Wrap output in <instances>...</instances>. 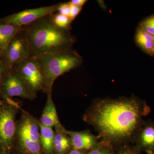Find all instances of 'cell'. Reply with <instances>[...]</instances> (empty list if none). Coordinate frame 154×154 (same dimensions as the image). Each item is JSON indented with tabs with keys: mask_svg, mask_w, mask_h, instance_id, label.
Segmentation results:
<instances>
[{
	"mask_svg": "<svg viewBox=\"0 0 154 154\" xmlns=\"http://www.w3.org/2000/svg\"><path fill=\"white\" fill-rule=\"evenodd\" d=\"M150 111L145 102L136 96L94 99L82 119L115 150L132 143Z\"/></svg>",
	"mask_w": 154,
	"mask_h": 154,
	"instance_id": "1",
	"label": "cell"
},
{
	"mask_svg": "<svg viewBox=\"0 0 154 154\" xmlns=\"http://www.w3.org/2000/svg\"><path fill=\"white\" fill-rule=\"evenodd\" d=\"M51 15L25 26V34L32 56L37 57L72 48L75 39L70 30L57 26Z\"/></svg>",
	"mask_w": 154,
	"mask_h": 154,
	"instance_id": "2",
	"label": "cell"
},
{
	"mask_svg": "<svg viewBox=\"0 0 154 154\" xmlns=\"http://www.w3.org/2000/svg\"><path fill=\"white\" fill-rule=\"evenodd\" d=\"M36 58L43 78V92L46 94L52 93L53 85L57 78L79 67L83 63L82 57L72 48Z\"/></svg>",
	"mask_w": 154,
	"mask_h": 154,
	"instance_id": "3",
	"label": "cell"
},
{
	"mask_svg": "<svg viewBox=\"0 0 154 154\" xmlns=\"http://www.w3.org/2000/svg\"><path fill=\"white\" fill-rule=\"evenodd\" d=\"M17 122L16 154H45L40 141L38 120L21 108Z\"/></svg>",
	"mask_w": 154,
	"mask_h": 154,
	"instance_id": "4",
	"label": "cell"
},
{
	"mask_svg": "<svg viewBox=\"0 0 154 154\" xmlns=\"http://www.w3.org/2000/svg\"><path fill=\"white\" fill-rule=\"evenodd\" d=\"M21 109L12 99H0V154H16L17 115Z\"/></svg>",
	"mask_w": 154,
	"mask_h": 154,
	"instance_id": "5",
	"label": "cell"
},
{
	"mask_svg": "<svg viewBox=\"0 0 154 154\" xmlns=\"http://www.w3.org/2000/svg\"><path fill=\"white\" fill-rule=\"evenodd\" d=\"M19 97L23 99L34 100L37 97L21 77L13 69L4 76L0 85V99H12Z\"/></svg>",
	"mask_w": 154,
	"mask_h": 154,
	"instance_id": "6",
	"label": "cell"
},
{
	"mask_svg": "<svg viewBox=\"0 0 154 154\" xmlns=\"http://www.w3.org/2000/svg\"><path fill=\"white\" fill-rule=\"evenodd\" d=\"M25 30L14 36L3 50L2 58L9 69L30 56V47Z\"/></svg>",
	"mask_w": 154,
	"mask_h": 154,
	"instance_id": "7",
	"label": "cell"
},
{
	"mask_svg": "<svg viewBox=\"0 0 154 154\" xmlns=\"http://www.w3.org/2000/svg\"><path fill=\"white\" fill-rule=\"evenodd\" d=\"M12 69L35 94H37L38 91H44L43 78L36 57L30 55Z\"/></svg>",
	"mask_w": 154,
	"mask_h": 154,
	"instance_id": "8",
	"label": "cell"
},
{
	"mask_svg": "<svg viewBox=\"0 0 154 154\" xmlns=\"http://www.w3.org/2000/svg\"><path fill=\"white\" fill-rule=\"evenodd\" d=\"M60 4L36 8L26 9L19 13L9 15L0 19L1 24H10L23 27L36 20L57 12Z\"/></svg>",
	"mask_w": 154,
	"mask_h": 154,
	"instance_id": "9",
	"label": "cell"
},
{
	"mask_svg": "<svg viewBox=\"0 0 154 154\" xmlns=\"http://www.w3.org/2000/svg\"><path fill=\"white\" fill-rule=\"evenodd\" d=\"M132 143L142 152L147 154H154V122L144 121Z\"/></svg>",
	"mask_w": 154,
	"mask_h": 154,
	"instance_id": "10",
	"label": "cell"
},
{
	"mask_svg": "<svg viewBox=\"0 0 154 154\" xmlns=\"http://www.w3.org/2000/svg\"><path fill=\"white\" fill-rule=\"evenodd\" d=\"M68 134L71 140L72 149L89 151L96 146L100 139L99 136L91 133L89 130L83 131H68Z\"/></svg>",
	"mask_w": 154,
	"mask_h": 154,
	"instance_id": "11",
	"label": "cell"
},
{
	"mask_svg": "<svg viewBox=\"0 0 154 154\" xmlns=\"http://www.w3.org/2000/svg\"><path fill=\"white\" fill-rule=\"evenodd\" d=\"M47 95L46 104L38 122L44 126L54 128V129H65L59 119L55 104L53 100L52 93H49Z\"/></svg>",
	"mask_w": 154,
	"mask_h": 154,
	"instance_id": "12",
	"label": "cell"
},
{
	"mask_svg": "<svg viewBox=\"0 0 154 154\" xmlns=\"http://www.w3.org/2000/svg\"><path fill=\"white\" fill-rule=\"evenodd\" d=\"M68 130L55 129L54 152V154H67L72 149L71 140Z\"/></svg>",
	"mask_w": 154,
	"mask_h": 154,
	"instance_id": "13",
	"label": "cell"
},
{
	"mask_svg": "<svg viewBox=\"0 0 154 154\" xmlns=\"http://www.w3.org/2000/svg\"><path fill=\"white\" fill-rule=\"evenodd\" d=\"M137 45L147 54L154 56L153 36L138 27L134 37Z\"/></svg>",
	"mask_w": 154,
	"mask_h": 154,
	"instance_id": "14",
	"label": "cell"
},
{
	"mask_svg": "<svg viewBox=\"0 0 154 154\" xmlns=\"http://www.w3.org/2000/svg\"><path fill=\"white\" fill-rule=\"evenodd\" d=\"M38 125L40 131V141L45 154H54V143L55 131L53 128L44 126L39 123Z\"/></svg>",
	"mask_w": 154,
	"mask_h": 154,
	"instance_id": "15",
	"label": "cell"
},
{
	"mask_svg": "<svg viewBox=\"0 0 154 154\" xmlns=\"http://www.w3.org/2000/svg\"><path fill=\"white\" fill-rule=\"evenodd\" d=\"M25 30V26L19 27L0 23V45L5 48L14 36Z\"/></svg>",
	"mask_w": 154,
	"mask_h": 154,
	"instance_id": "16",
	"label": "cell"
},
{
	"mask_svg": "<svg viewBox=\"0 0 154 154\" xmlns=\"http://www.w3.org/2000/svg\"><path fill=\"white\" fill-rule=\"evenodd\" d=\"M115 149L110 143L100 140L98 144L88 151L87 154H115Z\"/></svg>",
	"mask_w": 154,
	"mask_h": 154,
	"instance_id": "17",
	"label": "cell"
},
{
	"mask_svg": "<svg viewBox=\"0 0 154 154\" xmlns=\"http://www.w3.org/2000/svg\"><path fill=\"white\" fill-rule=\"evenodd\" d=\"M53 22L60 28L70 30L71 24L72 21L69 17L59 14H54L51 15Z\"/></svg>",
	"mask_w": 154,
	"mask_h": 154,
	"instance_id": "18",
	"label": "cell"
},
{
	"mask_svg": "<svg viewBox=\"0 0 154 154\" xmlns=\"http://www.w3.org/2000/svg\"><path fill=\"white\" fill-rule=\"evenodd\" d=\"M139 27L154 36V15L147 17L143 20Z\"/></svg>",
	"mask_w": 154,
	"mask_h": 154,
	"instance_id": "19",
	"label": "cell"
},
{
	"mask_svg": "<svg viewBox=\"0 0 154 154\" xmlns=\"http://www.w3.org/2000/svg\"><path fill=\"white\" fill-rule=\"evenodd\" d=\"M143 152L136 146L128 144L116 150L115 154H143Z\"/></svg>",
	"mask_w": 154,
	"mask_h": 154,
	"instance_id": "20",
	"label": "cell"
},
{
	"mask_svg": "<svg viewBox=\"0 0 154 154\" xmlns=\"http://www.w3.org/2000/svg\"><path fill=\"white\" fill-rule=\"evenodd\" d=\"M57 13L59 14L69 17L71 12V5L69 2L66 3H60Z\"/></svg>",
	"mask_w": 154,
	"mask_h": 154,
	"instance_id": "21",
	"label": "cell"
},
{
	"mask_svg": "<svg viewBox=\"0 0 154 154\" xmlns=\"http://www.w3.org/2000/svg\"><path fill=\"white\" fill-rule=\"evenodd\" d=\"M71 5V12L69 18L72 21L74 20L75 18L78 16L81 10L82 9V7H78V6Z\"/></svg>",
	"mask_w": 154,
	"mask_h": 154,
	"instance_id": "22",
	"label": "cell"
},
{
	"mask_svg": "<svg viewBox=\"0 0 154 154\" xmlns=\"http://www.w3.org/2000/svg\"><path fill=\"white\" fill-rule=\"evenodd\" d=\"M8 66L6 65L4 61L3 60L2 57L0 58V85L4 76L6 74L7 72L9 70Z\"/></svg>",
	"mask_w": 154,
	"mask_h": 154,
	"instance_id": "23",
	"label": "cell"
},
{
	"mask_svg": "<svg viewBox=\"0 0 154 154\" xmlns=\"http://www.w3.org/2000/svg\"><path fill=\"white\" fill-rule=\"evenodd\" d=\"M87 2L86 0H71L69 2L74 5L82 7Z\"/></svg>",
	"mask_w": 154,
	"mask_h": 154,
	"instance_id": "24",
	"label": "cell"
},
{
	"mask_svg": "<svg viewBox=\"0 0 154 154\" xmlns=\"http://www.w3.org/2000/svg\"><path fill=\"white\" fill-rule=\"evenodd\" d=\"M88 151L77 150L72 149L67 154H87Z\"/></svg>",
	"mask_w": 154,
	"mask_h": 154,
	"instance_id": "25",
	"label": "cell"
},
{
	"mask_svg": "<svg viewBox=\"0 0 154 154\" xmlns=\"http://www.w3.org/2000/svg\"><path fill=\"white\" fill-rule=\"evenodd\" d=\"M4 48L0 45V58L2 57V53L3 50H4Z\"/></svg>",
	"mask_w": 154,
	"mask_h": 154,
	"instance_id": "26",
	"label": "cell"
},
{
	"mask_svg": "<svg viewBox=\"0 0 154 154\" xmlns=\"http://www.w3.org/2000/svg\"><path fill=\"white\" fill-rule=\"evenodd\" d=\"M154 42V36H153Z\"/></svg>",
	"mask_w": 154,
	"mask_h": 154,
	"instance_id": "27",
	"label": "cell"
}]
</instances>
